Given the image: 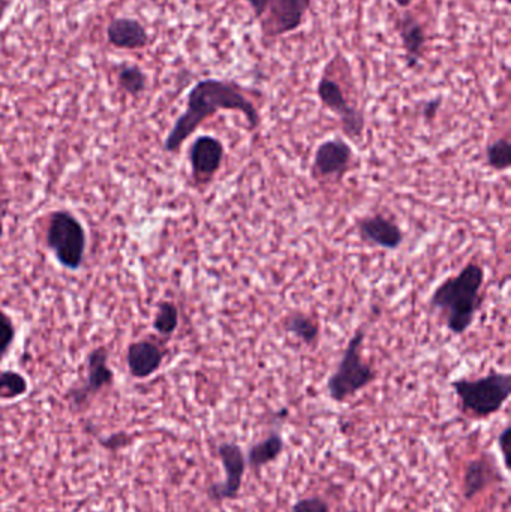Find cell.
Masks as SVG:
<instances>
[{"label":"cell","mask_w":511,"mask_h":512,"mask_svg":"<svg viewBox=\"0 0 511 512\" xmlns=\"http://www.w3.org/2000/svg\"><path fill=\"white\" fill-rule=\"evenodd\" d=\"M218 111H237L245 116L249 128L257 129L260 126L257 107L237 84L218 78H206L189 90L186 110L177 117L165 138V152H179L185 141Z\"/></svg>","instance_id":"obj_1"},{"label":"cell","mask_w":511,"mask_h":512,"mask_svg":"<svg viewBox=\"0 0 511 512\" xmlns=\"http://www.w3.org/2000/svg\"><path fill=\"white\" fill-rule=\"evenodd\" d=\"M485 279L483 265L471 261L458 274L447 277L432 292L429 306L443 316L447 330L455 336L467 333L473 325L482 307Z\"/></svg>","instance_id":"obj_2"},{"label":"cell","mask_w":511,"mask_h":512,"mask_svg":"<svg viewBox=\"0 0 511 512\" xmlns=\"http://www.w3.org/2000/svg\"><path fill=\"white\" fill-rule=\"evenodd\" d=\"M462 411L476 420L492 417L509 402L511 376L506 372H489L477 379H456L452 382Z\"/></svg>","instance_id":"obj_3"},{"label":"cell","mask_w":511,"mask_h":512,"mask_svg":"<svg viewBox=\"0 0 511 512\" xmlns=\"http://www.w3.org/2000/svg\"><path fill=\"white\" fill-rule=\"evenodd\" d=\"M365 336L363 328L354 331L347 348L342 352L338 367L327 379V393L333 402H347L348 399L369 387L377 378V373L372 369L371 364L363 358L362 348Z\"/></svg>","instance_id":"obj_4"},{"label":"cell","mask_w":511,"mask_h":512,"mask_svg":"<svg viewBox=\"0 0 511 512\" xmlns=\"http://www.w3.org/2000/svg\"><path fill=\"white\" fill-rule=\"evenodd\" d=\"M45 245L66 270L77 271L86 258L87 236L83 224L68 210H56L48 216Z\"/></svg>","instance_id":"obj_5"},{"label":"cell","mask_w":511,"mask_h":512,"mask_svg":"<svg viewBox=\"0 0 511 512\" xmlns=\"http://www.w3.org/2000/svg\"><path fill=\"white\" fill-rule=\"evenodd\" d=\"M317 95L321 104L338 116L342 131L348 138L360 140L363 137L366 128L365 114L348 102L339 83L323 75L318 81Z\"/></svg>","instance_id":"obj_6"},{"label":"cell","mask_w":511,"mask_h":512,"mask_svg":"<svg viewBox=\"0 0 511 512\" xmlns=\"http://www.w3.org/2000/svg\"><path fill=\"white\" fill-rule=\"evenodd\" d=\"M219 459L225 471V480L213 484L209 489V498L215 502L233 501L242 489L246 472V456L242 448L234 442H225L218 447Z\"/></svg>","instance_id":"obj_7"},{"label":"cell","mask_w":511,"mask_h":512,"mask_svg":"<svg viewBox=\"0 0 511 512\" xmlns=\"http://www.w3.org/2000/svg\"><path fill=\"white\" fill-rule=\"evenodd\" d=\"M353 158V147L342 138L324 141L315 150L312 174L317 179L341 182L350 170Z\"/></svg>","instance_id":"obj_8"},{"label":"cell","mask_w":511,"mask_h":512,"mask_svg":"<svg viewBox=\"0 0 511 512\" xmlns=\"http://www.w3.org/2000/svg\"><path fill=\"white\" fill-rule=\"evenodd\" d=\"M113 382L114 372L108 366V349L105 346H98L87 355L86 381L80 387L72 388L69 391V400L74 406L86 405L95 394L110 387Z\"/></svg>","instance_id":"obj_9"},{"label":"cell","mask_w":511,"mask_h":512,"mask_svg":"<svg viewBox=\"0 0 511 512\" xmlns=\"http://www.w3.org/2000/svg\"><path fill=\"white\" fill-rule=\"evenodd\" d=\"M224 156L225 147L219 138L212 135L195 138L189 149V164L194 182L201 186L209 185L221 170Z\"/></svg>","instance_id":"obj_10"},{"label":"cell","mask_w":511,"mask_h":512,"mask_svg":"<svg viewBox=\"0 0 511 512\" xmlns=\"http://www.w3.org/2000/svg\"><path fill=\"white\" fill-rule=\"evenodd\" d=\"M357 231L363 243L384 251H396L401 248L405 239L402 228L392 218L380 213L360 218L357 221Z\"/></svg>","instance_id":"obj_11"},{"label":"cell","mask_w":511,"mask_h":512,"mask_svg":"<svg viewBox=\"0 0 511 512\" xmlns=\"http://www.w3.org/2000/svg\"><path fill=\"white\" fill-rule=\"evenodd\" d=\"M309 8H311V0H272L267 9L270 14V30H267V35H287L299 29L305 21Z\"/></svg>","instance_id":"obj_12"},{"label":"cell","mask_w":511,"mask_h":512,"mask_svg":"<svg viewBox=\"0 0 511 512\" xmlns=\"http://www.w3.org/2000/svg\"><path fill=\"white\" fill-rule=\"evenodd\" d=\"M165 349L152 340L132 342L126 351V364L135 379H147L155 375L164 363Z\"/></svg>","instance_id":"obj_13"},{"label":"cell","mask_w":511,"mask_h":512,"mask_svg":"<svg viewBox=\"0 0 511 512\" xmlns=\"http://www.w3.org/2000/svg\"><path fill=\"white\" fill-rule=\"evenodd\" d=\"M107 41L120 50H143L149 45L150 36L137 18L117 17L108 23Z\"/></svg>","instance_id":"obj_14"},{"label":"cell","mask_w":511,"mask_h":512,"mask_svg":"<svg viewBox=\"0 0 511 512\" xmlns=\"http://www.w3.org/2000/svg\"><path fill=\"white\" fill-rule=\"evenodd\" d=\"M498 480H501V474L491 457L473 460L468 463L464 475L465 499L471 501Z\"/></svg>","instance_id":"obj_15"},{"label":"cell","mask_w":511,"mask_h":512,"mask_svg":"<svg viewBox=\"0 0 511 512\" xmlns=\"http://www.w3.org/2000/svg\"><path fill=\"white\" fill-rule=\"evenodd\" d=\"M399 36L405 48V59L408 68H416L422 59L423 48L426 44V33L420 21L414 15L408 14L399 23Z\"/></svg>","instance_id":"obj_16"},{"label":"cell","mask_w":511,"mask_h":512,"mask_svg":"<svg viewBox=\"0 0 511 512\" xmlns=\"http://www.w3.org/2000/svg\"><path fill=\"white\" fill-rule=\"evenodd\" d=\"M284 448L285 442L281 433L272 432L263 441L257 442L249 448L246 465L251 466V469L258 472L264 466L278 460L281 454L284 453Z\"/></svg>","instance_id":"obj_17"},{"label":"cell","mask_w":511,"mask_h":512,"mask_svg":"<svg viewBox=\"0 0 511 512\" xmlns=\"http://www.w3.org/2000/svg\"><path fill=\"white\" fill-rule=\"evenodd\" d=\"M284 330L308 346L317 345L318 339H320V324L317 319L312 318L308 313L300 312V310L285 316Z\"/></svg>","instance_id":"obj_18"},{"label":"cell","mask_w":511,"mask_h":512,"mask_svg":"<svg viewBox=\"0 0 511 512\" xmlns=\"http://www.w3.org/2000/svg\"><path fill=\"white\" fill-rule=\"evenodd\" d=\"M120 90L131 96H140L147 89V75L140 66L122 65L117 71Z\"/></svg>","instance_id":"obj_19"},{"label":"cell","mask_w":511,"mask_h":512,"mask_svg":"<svg viewBox=\"0 0 511 512\" xmlns=\"http://www.w3.org/2000/svg\"><path fill=\"white\" fill-rule=\"evenodd\" d=\"M153 330L164 337L173 336L179 327V309L173 301H159L156 309L155 318H153Z\"/></svg>","instance_id":"obj_20"},{"label":"cell","mask_w":511,"mask_h":512,"mask_svg":"<svg viewBox=\"0 0 511 512\" xmlns=\"http://www.w3.org/2000/svg\"><path fill=\"white\" fill-rule=\"evenodd\" d=\"M29 391V382L15 370H0V400H15Z\"/></svg>","instance_id":"obj_21"},{"label":"cell","mask_w":511,"mask_h":512,"mask_svg":"<svg viewBox=\"0 0 511 512\" xmlns=\"http://www.w3.org/2000/svg\"><path fill=\"white\" fill-rule=\"evenodd\" d=\"M486 162L492 170H510L511 167V144L509 138H500L486 147Z\"/></svg>","instance_id":"obj_22"},{"label":"cell","mask_w":511,"mask_h":512,"mask_svg":"<svg viewBox=\"0 0 511 512\" xmlns=\"http://www.w3.org/2000/svg\"><path fill=\"white\" fill-rule=\"evenodd\" d=\"M15 336H17V330H15L14 321L8 313L0 310V363L11 351Z\"/></svg>","instance_id":"obj_23"},{"label":"cell","mask_w":511,"mask_h":512,"mask_svg":"<svg viewBox=\"0 0 511 512\" xmlns=\"http://www.w3.org/2000/svg\"><path fill=\"white\" fill-rule=\"evenodd\" d=\"M290 512H330V505L323 498L312 496V498L299 499L291 507Z\"/></svg>","instance_id":"obj_24"},{"label":"cell","mask_w":511,"mask_h":512,"mask_svg":"<svg viewBox=\"0 0 511 512\" xmlns=\"http://www.w3.org/2000/svg\"><path fill=\"white\" fill-rule=\"evenodd\" d=\"M511 429L510 426H506V429L500 433L498 436V445H500L501 453H503L504 463H506V468H509V462H507V457H509V439H510Z\"/></svg>","instance_id":"obj_25"},{"label":"cell","mask_w":511,"mask_h":512,"mask_svg":"<svg viewBox=\"0 0 511 512\" xmlns=\"http://www.w3.org/2000/svg\"><path fill=\"white\" fill-rule=\"evenodd\" d=\"M245 2L251 6L255 17L263 18L264 15H266L267 9H269L270 3H272V0H245Z\"/></svg>","instance_id":"obj_26"},{"label":"cell","mask_w":511,"mask_h":512,"mask_svg":"<svg viewBox=\"0 0 511 512\" xmlns=\"http://www.w3.org/2000/svg\"><path fill=\"white\" fill-rule=\"evenodd\" d=\"M441 107V98L432 99V101H428L423 107V117L426 120H434L437 117L438 110Z\"/></svg>","instance_id":"obj_27"},{"label":"cell","mask_w":511,"mask_h":512,"mask_svg":"<svg viewBox=\"0 0 511 512\" xmlns=\"http://www.w3.org/2000/svg\"><path fill=\"white\" fill-rule=\"evenodd\" d=\"M414 0H395L396 5L399 6V8H410L411 5H413Z\"/></svg>","instance_id":"obj_28"},{"label":"cell","mask_w":511,"mask_h":512,"mask_svg":"<svg viewBox=\"0 0 511 512\" xmlns=\"http://www.w3.org/2000/svg\"><path fill=\"white\" fill-rule=\"evenodd\" d=\"M3 237V222L0 221V240H2Z\"/></svg>","instance_id":"obj_29"},{"label":"cell","mask_w":511,"mask_h":512,"mask_svg":"<svg viewBox=\"0 0 511 512\" xmlns=\"http://www.w3.org/2000/svg\"><path fill=\"white\" fill-rule=\"evenodd\" d=\"M350 512H357V511H350Z\"/></svg>","instance_id":"obj_30"}]
</instances>
